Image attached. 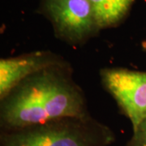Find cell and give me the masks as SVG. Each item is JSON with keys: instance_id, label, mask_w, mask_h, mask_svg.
I'll return each mask as SVG.
<instances>
[{"instance_id": "6da1fadb", "label": "cell", "mask_w": 146, "mask_h": 146, "mask_svg": "<svg viewBox=\"0 0 146 146\" xmlns=\"http://www.w3.org/2000/svg\"><path fill=\"white\" fill-rule=\"evenodd\" d=\"M68 64L30 76L1 99V123L19 130L65 118L88 116L82 91L73 81Z\"/></svg>"}, {"instance_id": "7a4b0ae2", "label": "cell", "mask_w": 146, "mask_h": 146, "mask_svg": "<svg viewBox=\"0 0 146 146\" xmlns=\"http://www.w3.org/2000/svg\"><path fill=\"white\" fill-rule=\"evenodd\" d=\"M89 116L65 118L11 131L2 146H98L99 141Z\"/></svg>"}, {"instance_id": "3957f363", "label": "cell", "mask_w": 146, "mask_h": 146, "mask_svg": "<svg viewBox=\"0 0 146 146\" xmlns=\"http://www.w3.org/2000/svg\"><path fill=\"white\" fill-rule=\"evenodd\" d=\"M42 6L56 36L70 45L83 44L101 30L89 0H43Z\"/></svg>"}, {"instance_id": "277c9868", "label": "cell", "mask_w": 146, "mask_h": 146, "mask_svg": "<svg viewBox=\"0 0 146 146\" xmlns=\"http://www.w3.org/2000/svg\"><path fill=\"white\" fill-rule=\"evenodd\" d=\"M100 75L102 84L135 131L146 119V72L115 68L102 69Z\"/></svg>"}, {"instance_id": "5b68a950", "label": "cell", "mask_w": 146, "mask_h": 146, "mask_svg": "<svg viewBox=\"0 0 146 146\" xmlns=\"http://www.w3.org/2000/svg\"><path fill=\"white\" fill-rule=\"evenodd\" d=\"M62 57L50 51H36L0 60V98L17 84L46 68L66 64Z\"/></svg>"}, {"instance_id": "8992f818", "label": "cell", "mask_w": 146, "mask_h": 146, "mask_svg": "<svg viewBox=\"0 0 146 146\" xmlns=\"http://www.w3.org/2000/svg\"><path fill=\"white\" fill-rule=\"evenodd\" d=\"M100 29L114 27L123 21L135 0H89Z\"/></svg>"}, {"instance_id": "52a82bcc", "label": "cell", "mask_w": 146, "mask_h": 146, "mask_svg": "<svg viewBox=\"0 0 146 146\" xmlns=\"http://www.w3.org/2000/svg\"><path fill=\"white\" fill-rule=\"evenodd\" d=\"M129 146H146V119L133 131V136Z\"/></svg>"}, {"instance_id": "ba28073f", "label": "cell", "mask_w": 146, "mask_h": 146, "mask_svg": "<svg viewBox=\"0 0 146 146\" xmlns=\"http://www.w3.org/2000/svg\"><path fill=\"white\" fill-rule=\"evenodd\" d=\"M142 47H143L144 50L146 52V42H145L144 43H142Z\"/></svg>"}]
</instances>
